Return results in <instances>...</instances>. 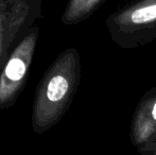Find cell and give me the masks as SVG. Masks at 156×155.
<instances>
[{
  "instance_id": "1",
  "label": "cell",
  "mask_w": 156,
  "mask_h": 155,
  "mask_svg": "<svg viewBox=\"0 0 156 155\" xmlns=\"http://www.w3.org/2000/svg\"><path fill=\"white\" fill-rule=\"evenodd\" d=\"M81 58L76 48H68L43 75L34 96V116L39 123L58 119L71 104L80 85Z\"/></svg>"
},
{
  "instance_id": "2",
  "label": "cell",
  "mask_w": 156,
  "mask_h": 155,
  "mask_svg": "<svg viewBox=\"0 0 156 155\" xmlns=\"http://www.w3.org/2000/svg\"><path fill=\"white\" fill-rule=\"evenodd\" d=\"M112 41L132 50L156 43V0H134L113 12L105 20Z\"/></svg>"
},
{
  "instance_id": "3",
  "label": "cell",
  "mask_w": 156,
  "mask_h": 155,
  "mask_svg": "<svg viewBox=\"0 0 156 155\" xmlns=\"http://www.w3.org/2000/svg\"><path fill=\"white\" fill-rule=\"evenodd\" d=\"M44 0H0V72L16 46L41 18Z\"/></svg>"
},
{
  "instance_id": "4",
  "label": "cell",
  "mask_w": 156,
  "mask_h": 155,
  "mask_svg": "<svg viewBox=\"0 0 156 155\" xmlns=\"http://www.w3.org/2000/svg\"><path fill=\"white\" fill-rule=\"evenodd\" d=\"M39 37V27L33 26L16 46L0 72V108L16 102L27 83Z\"/></svg>"
},
{
  "instance_id": "5",
  "label": "cell",
  "mask_w": 156,
  "mask_h": 155,
  "mask_svg": "<svg viewBox=\"0 0 156 155\" xmlns=\"http://www.w3.org/2000/svg\"><path fill=\"white\" fill-rule=\"evenodd\" d=\"M131 139L138 149L156 141V87L146 91L136 106L131 123Z\"/></svg>"
},
{
  "instance_id": "6",
  "label": "cell",
  "mask_w": 156,
  "mask_h": 155,
  "mask_svg": "<svg viewBox=\"0 0 156 155\" xmlns=\"http://www.w3.org/2000/svg\"><path fill=\"white\" fill-rule=\"evenodd\" d=\"M106 0H68L61 20L65 26H74L88 19Z\"/></svg>"
},
{
  "instance_id": "7",
  "label": "cell",
  "mask_w": 156,
  "mask_h": 155,
  "mask_svg": "<svg viewBox=\"0 0 156 155\" xmlns=\"http://www.w3.org/2000/svg\"><path fill=\"white\" fill-rule=\"evenodd\" d=\"M139 151L142 155H156V141L139 149Z\"/></svg>"
}]
</instances>
